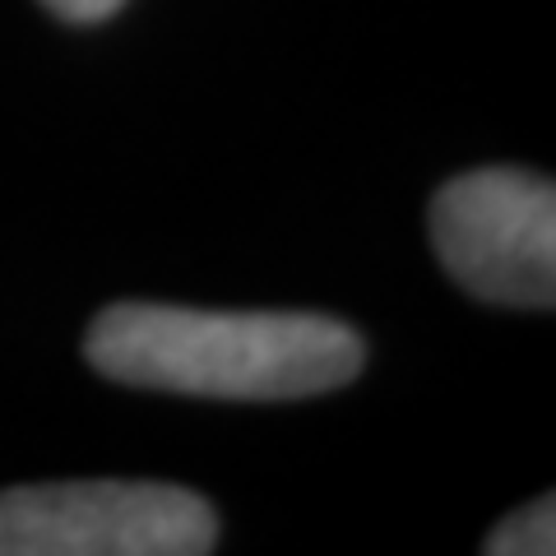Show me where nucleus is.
Listing matches in <instances>:
<instances>
[{"instance_id": "f257e3e1", "label": "nucleus", "mask_w": 556, "mask_h": 556, "mask_svg": "<svg viewBox=\"0 0 556 556\" xmlns=\"http://www.w3.org/2000/svg\"><path fill=\"white\" fill-rule=\"evenodd\" d=\"M84 357L108 380L190 399H311L362 371L357 329L316 311H200L116 302L98 311Z\"/></svg>"}, {"instance_id": "f03ea898", "label": "nucleus", "mask_w": 556, "mask_h": 556, "mask_svg": "<svg viewBox=\"0 0 556 556\" xmlns=\"http://www.w3.org/2000/svg\"><path fill=\"white\" fill-rule=\"evenodd\" d=\"M214 506L172 482H38L0 492V556H204Z\"/></svg>"}, {"instance_id": "7ed1b4c3", "label": "nucleus", "mask_w": 556, "mask_h": 556, "mask_svg": "<svg viewBox=\"0 0 556 556\" xmlns=\"http://www.w3.org/2000/svg\"><path fill=\"white\" fill-rule=\"evenodd\" d=\"M431 247L464 292L492 306L556 302V190L525 167H478L431 200Z\"/></svg>"}, {"instance_id": "20e7f679", "label": "nucleus", "mask_w": 556, "mask_h": 556, "mask_svg": "<svg viewBox=\"0 0 556 556\" xmlns=\"http://www.w3.org/2000/svg\"><path fill=\"white\" fill-rule=\"evenodd\" d=\"M486 556H552L556 552V506L552 496H538L529 506H519L501 525L486 533L482 543Z\"/></svg>"}, {"instance_id": "39448f33", "label": "nucleus", "mask_w": 556, "mask_h": 556, "mask_svg": "<svg viewBox=\"0 0 556 556\" xmlns=\"http://www.w3.org/2000/svg\"><path fill=\"white\" fill-rule=\"evenodd\" d=\"M42 5L70 24H102V20H112L126 0H42Z\"/></svg>"}]
</instances>
